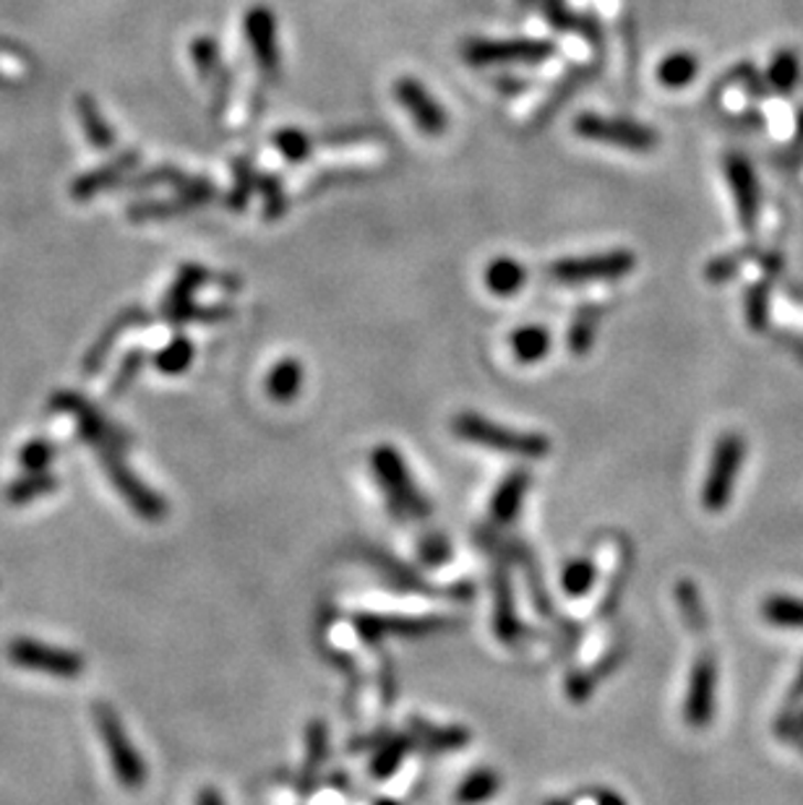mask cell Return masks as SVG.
<instances>
[{
	"label": "cell",
	"mask_w": 803,
	"mask_h": 805,
	"mask_svg": "<svg viewBox=\"0 0 803 805\" xmlns=\"http://www.w3.org/2000/svg\"><path fill=\"white\" fill-rule=\"evenodd\" d=\"M371 470L384 491L386 508L397 522H422L430 516V503L415 485L405 459L394 446H376L371 454Z\"/></svg>",
	"instance_id": "1"
},
{
	"label": "cell",
	"mask_w": 803,
	"mask_h": 805,
	"mask_svg": "<svg viewBox=\"0 0 803 805\" xmlns=\"http://www.w3.org/2000/svg\"><path fill=\"white\" fill-rule=\"evenodd\" d=\"M451 430L459 441H468L483 449L501 451L522 459H543L550 454V441L540 433H522V430L499 426V422L480 417L475 412H459L451 422Z\"/></svg>",
	"instance_id": "2"
},
{
	"label": "cell",
	"mask_w": 803,
	"mask_h": 805,
	"mask_svg": "<svg viewBox=\"0 0 803 805\" xmlns=\"http://www.w3.org/2000/svg\"><path fill=\"white\" fill-rule=\"evenodd\" d=\"M355 631L361 634L365 644H378L386 636H405L418 638L441 634V631L457 629L454 618H439V615H376L363 613L355 615Z\"/></svg>",
	"instance_id": "3"
},
{
	"label": "cell",
	"mask_w": 803,
	"mask_h": 805,
	"mask_svg": "<svg viewBox=\"0 0 803 805\" xmlns=\"http://www.w3.org/2000/svg\"><path fill=\"white\" fill-rule=\"evenodd\" d=\"M574 131L582 136V139L611 143V147L629 149V152H650V149H655L657 143V136L655 131H650V128L631 124V120L600 118V115L592 112L579 115L577 124H574Z\"/></svg>",
	"instance_id": "4"
},
{
	"label": "cell",
	"mask_w": 803,
	"mask_h": 805,
	"mask_svg": "<svg viewBox=\"0 0 803 805\" xmlns=\"http://www.w3.org/2000/svg\"><path fill=\"white\" fill-rule=\"evenodd\" d=\"M634 269V254L629 250H611V254H592L577 258H561L550 266V277L564 285H582L595 279H619Z\"/></svg>",
	"instance_id": "5"
},
{
	"label": "cell",
	"mask_w": 803,
	"mask_h": 805,
	"mask_svg": "<svg viewBox=\"0 0 803 805\" xmlns=\"http://www.w3.org/2000/svg\"><path fill=\"white\" fill-rule=\"evenodd\" d=\"M97 720L118 780L124 782L128 790H139L143 785V780H147V769H143L141 756L136 753L131 740H128L124 724H120L118 717H115V711L107 707L97 709Z\"/></svg>",
	"instance_id": "6"
},
{
	"label": "cell",
	"mask_w": 803,
	"mask_h": 805,
	"mask_svg": "<svg viewBox=\"0 0 803 805\" xmlns=\"http://www.w3.org/2000/svg\"><path fill=\"white\" fill-rule=\"evenodd\" d=\"M462 55L472 66H496V63H543L554 55V45L545 40H470Z\"/></svg>",
	"instance_id": "7"
},
{
	"label": "cell",
	"mask_w": 803,
	"mask_h": 805,
	"mask_svg": "<svg viewBox=\"0 0 803 805\" xmlns=\"http://www.w3.org/2000/svg\"><path fill=\"white\" fill-rule=\"evenodd\" d=\"M743 441L741 436H726L717 443L713 466H709L705 491H702V501L709 512H720L730 501V491H734L738 466L743 462Z\"/></svg>",
	"instance_id": "8"
},
{
	"label": "cell",
	"mask_w": 803,
	"mask_h": 805,
	"mask_svg": "<svg viewBox=\"0 0 803 805\" xmlns=\"http://www.w3.org/2000/svg\"><path fill=\"white\" fill-rule=\"evenodd\" d=\"M394 97H397V103L405 107L407 115L413 118V124L418 126L422 133L439 136L447 131L449 126L447 110L436 103L433 95H430L426 86H422L415 76L397 78V84H394Z\"/></svg>",
	"instance_id": "9"
},
{
	"label": "cell",
	"mask_w": 803,
	"mask_h": 805,
	"mask_svg": "<svg viewBox=\"0 0 803 805\" xmlns=\"http://www.w3.org/2000/svg\"><path fill=\"white\" fill-rule=\"evenodd\" d=\"M246 40L254 53L256 66L267 78L279 74V42H277V21L269 9L254 6L246 13Z\"/></svg>",
	"instance_id": "10"
},
{
	"label": "cell",
	"mask_w": 803,
	"mask_h": 805,
	"mask_svg": "<svg viewBox=\"0 0 803 805\" xmlns=\"http://www.w3.org/2000/svg\"><path fill=\"white\" fill-rule=\"evenodd\" d=\"M214 198V189L206 181H189L178 183V196L172 201H149V204H136L128 208V217L136 222L143 219H164L178 217V214L191 212V208L210 204Z\"/></svg>",
	"instance_id": "11"
},
{
	"label": "cell",
	"mask_w": 803,
	"mask_h": 805,
	"mask_svg": "<svg viewBox=\"0 0 803 805\" xmlns=\"http://www.w3.org/2000/svg\"><path fill=\"white\" fill-rule=\"evenodd\" d=\"M493 600H496L493 602V631H496L501 644L516 646L527 636V629L516 615L512 581H508V571L504 566L493 571Z\"/></svg>",
	"instance_id": "12"
},
{
	"label": "cell",
	"mask_w": 803,
	"mask_h": 805,
	"mask_svg": "<svg viewBox=\"0 0 803 805\" xmlns=\"http://www.w3.org/2000/svg\"><path fill=\"white\" fill-rule=\"evenodd\" d=\"M715 663L709 657H699V663L692 670V683L686 694V722L692 728H705L713 720L715 704Z\"/></svg>",
	"instance_id": "13"
},
{
	"label": "cell",
	"mask_w": 803,
	"mask_h": 805,
	"mask_svg": "<svg viewBox=\"0 0 803 805\" xmlns=\"http://www.w3.org/2000/svg\"><path fill=\"white\" fill-rule=\"evenodd\" d=\"M11 657L17 659L19 665L32 667V670L53 673V675H78L84 670L82 657H76V654L61 652V650H47V646H40L32 642L13 644Z\"/></svg>",
	"instance_id": "14"
},
{
	"label": "cell",
	"mask_w": 803,
	"mask_h": 805,
	"mask_svg": "<svg viewBox=\"0 0 803 805\" xmlns=\"http://www.w3.org/2000/svg\"><path fill=\"white\" fill-rule=\"evenodd\" d=\"M730 191L736 196L738 217H741V225L746 229H754L757 217H759V185L754 178V170L749 168V162L743 157H730L726 164Z\"/></svg>",
	"instance_id": "15"
},
{
	"label": "cell",
	"mask_w": 803,
	"mask_h": 805,
	"mask_svg": "<svg viewBox=\"0 0 803 805\" xmlns=\"http://www.w3.org/2000/svg\"><path fill=\"white\" fill-rule=\"evenodd\" d=\"M204 279L206 271L201 269L199 264H185L183 269L178 271L175 282H172L168 298H164V315H168L170 321L183 323L196 319L199 308L193 305V294H196L201 285H204Z\"/></svg>",
	"instance_id": "16"
},
{
	"label": "cell",
	"mask_w": 803,
	"mask_h": 805,
	"mask_svg": "<svg viewBox=\"0 0 803 805\" xmlns=\"http://www.w3.org/2000/svg\"><path fill=\"white\" fill-rule=\"evenodd\" d=\"M191 61L196 66L201 82L210 84L214 89V97H217V112L227 103L229 92V76L227 68L222 66L220 57V45L212 37H199L191 42Z\"/></svg>",
	"instance_id": "17"
},
{
	"label": "cell",
	"mask_w": 803,
	"mask_h": 805,
	"mask_svg": "<svg viewBox=\"0 0 803 805\" xmlns=\"http://www.w3.org/2000/svg\"><path fill=\"white\" fill-rule=\"evenodd\" d=\"M136 162H139V152H126V154H120L115 162L105 164V168L86 172V175H82L74 185H71V196H74L76 201H84V198L97 196V193H103L107 189H113V185L118 183Z\"/></svg>",
	"instance_id": "18"
},
{
	"label": "cell",
	"mask_w": 803,
	"mask_h": 805,
	"mask_svg": "<svg viewBox=\"0 0 803 805\" xmlns=\"http://www.w3.org/2000/svg\"><path fill=\"white\" fill-rule=\"evenodd\" d=\"M110 474H113L115 485L120 487V493L126 495L128 503H131V506L143 516V519H149V522H160L162 519L168 508H164V503H162L160 495L149 493L147 487H143L139 483V480H136L133 474L128 472L126 466L120 464V462H113L110 464Z\"/></svg>",
	"instance_id": "19"
},
{
	"label": "cell",
	"mask_w": 803,
	"mask_h": 805,
	"mask_svg": "<svg viewBox=\"0 0 803 805\" xmlns=\"http://www.w3.org/2000/svg\"><path fill=\"white\" fill-rule=\"evenodd\" d=\"M529 485H533V477H529L527 470L508 472L504 477V483L499 485V491L493 493V501H491L493 519H496L499 524L514 522L516 514H520V508H522V501H525V495L529 491Z\"/></svg>",
	"instance_id": "20"
},
{
	"label": "cell",
	"mask_w": 803,
	"mask_h": 805,
	"mask_svg": "<svg viewBox=\"0 0 803 805\" xmlns=\"http://www.w3.org/2000/svg\"><path fill=\"white\" fill-rule=\"evenodd\" d=\"M306 743L308 745H306L303 774H300L298 785H300V793L311 795L315 787V777H319L321 766H324V761L329 756V730H326L324 720H313L311 724H308Z\"/></svg>",
	"instance_id": "21"
},
{
	"label": "cell",
	"mask_w": 803,
	"mask_h": 805,
	"mask_svg": "<svg viewBox=\"0 0 803 805\" xmlns=\"http://www.w3.org/2000/svg\"><path fill=\"white\" fill-rule=\"evenodd\" d=\"M413 740L415 745L426 749L430 753H449V751H462L464 745L470 743V732L464 728H457V724H449V728H433V724L413 720Z\"/></svg>",
	"instance_id": "22"
},
{
	"label": "cell",
	"mask_w": 803,
	"mask_h": 805,
	"mask_svg": "<svg viewBox=\"0 0 803 805\" xmlns=\"http://www.w3.org/2000/svg\"><path fill=\"white\" fill-rule=\"evenodd\" d=\"M363 556L371 566H376V569L382 571V577L389 581L394 589H402V592H428V594L436 592L433 587L426 584L422 579H418V573H415L413 569H407L405 564H397V560H394L392 556H386V552L365 548Z\"/></svg>",
	"instance_id": "23"
},
{
	"label": "cell",
	"mask_w": 803,
	"mask_h": 805,
	"mask_svg": "<svg viewBox=\"0 0 803 805\" xmlns=\"http://www.w3.org/2000/svg\"><path fill=\"white\" fill-rule=\"evenodd\" d=\"M525 282H527V271L516 258L499 256L488 264L485 285L488 290L499 294V298H512V294H516L522 287H525Z\"/></svg>",
	"instance_id": "24"
},
{
	"label": "cell",
	"mask_w": 803,
	"mask_h": 805,
	"mask_svg": "<svg viewBox=\"0 0 803 805\" xmlns=\"http://www.w3.org/2000/svg\"><path fill=\"white\" fill-rule=\"evenodd\" d=\"M303 389V363L296 361V357H285L279 361L275 368L269 371L267 376V394L269 399L279 401V405H287L292 401Z\"/></svg>",
	"instance_id": "25"
},
{
	"label": "cell",
	"mask_w": 803,
	"mask_h": 805,
	"mask_svg": "<svg viewBox=\"0 0 803 805\" xmlns=\"http://www.w3.org/2000/svg\"><path fill=\"white\" fill-rule=\"evenodd\" d=\"M499 793H501L499 772H493V769H488V766H480L459 782V787L454 793V803L457 805H480V803L493 801Z\"/></svg>",
	"instance_id": "26"
},
{
	"label": "cell",
	"mask_w": 803,
	"mask_h": 805,
	"mask_svg": "<svg viewBox=\"0 0 803 805\" xmlns=\"http://www.w3.org/2000/svg\"><path fill=\"white\" fill-rule=\"evenodd\" d=\"M512 352L520 363H527V365L540 363L543 357L550 352L548 329L537 326V323H533V326L516 329V332L512 334Z\"/></svg>",
	"instance_id": "27"
},
{
	"label": "cell",
	"mask_w": 803,
	"mask_h": 805,
	"mask_svg": "<svg viewBox=\"0 0 803 805\" xmlns=\"http://www.w3.org/2000/svg\"><path fill=\"white\" fill-rule=\"evenodd\" d=\"M415 749V740L413 738H386L382 745L376 749V756L371 761V774L376 780H389L394 772L402 766V761L410 756V751Z\"/></svg>",
	"instance_id": "28"
},
{
	"label": "cell",
	"mask_w": 803,
	"mask_h": 805,
	"mask_svg": "<svg viewBox=\"0 0 803 805\" xmlns=\"http://www.w3.org/2000/svg\"><path fill=\"white\" fill-rule=\"evenodd\" d=\"M76 110H78V118H82V128H84L86 139L92 141V147H95V149H113L115 131L105 124L103 112H99L95 99L82 95V97H78V103H76Z\"/></svg>",
	"instance_id": "29"
},
{
	"label": "cell",
	"mask_w": 803,
	"mask_h": 805,
	"mask_svg": "<svg viewBox=\"0 0 803 805\" xmlns=\"http://www.w3.org/2000/svg\"><path fill=\"white\" fill-rule=\"evenodd\" d=\"M697 71H699V63L692 53H671L657 66V78H660V84L668 86V89H681V86L694 82Z\"/></svg>",
	"instance_id": "30"
},
{
	"label": "cell",
	"mask_w": 803,
	"mask_h": 805,
	"mask_svg": "<svg viewBox=\"0 0 803 805\" xmlns=\"http://www.w3.org/2000/svg\"><path fill=\"white\" fill-rule=\"evenodd\" d=\"M595 579H598V569H595V564L590 558H577L571 560V564L564 566L561 571V589L569 598L579 600L585 598L587 592H590Z\"/></svg>",
	"instance_id": "31"
},
{
	"label": "cell",
	"mask_w": 803,
	"mask_h": 805,
	"mask_svg": "<svg viewBox=\"0 0 803 805\" xmlns=\"http://www.w3.org/2000/svg\"><path fill=\"white\" fill-rule=\"evenodd\" d=\"M598 319H600V311H595V308H590V305H585L582 311L574 315L569 336H566V342H569L574 355L582 357L592 350L595 334H598Z\"/></svg>",
	"instance_id": "32"
},
{
	"label": "cell",
	"mask_w": 803,
	"mask_h": 805,
	"mask_svg": "<svg viewBox=\"0 0 803 805\" xmlns=\"http://www.w3.org/2000/svg\"><path fill=\"white\" fill-rule=\"evenodd\" d=\"M193 355H196V347H193L185 336H175V340L154 357V363L157 368L168 373V376H178V373H183L193 363Z\"/></svg>",
	"instance_id": "33"
},
{
	"label": "cell",
	"mask_w": 803,
	"mask_h": 805,
	"mask_svg": "<svg viewBox=\"0 0 803 805\" xmlns=\"http://www.w3.org/2000/svg\"><path fill=\"white\" fill-rule=\"evenodd\" d=\"M275 147L279 154L290 162H303L308 154L313 152V141L306 131H298V128H282V131L275 133Z\"/></svg>",
	"instance_id": "34"
},
{
	"label": "cell",
	"mask_w": 803,
	"mask_h": 805,
	"mask_svg": "<svg viewBox=\"0 0 803 805\" xmlns=\"http://www.w3.org/2000/svg\"><path fill=\"white\" fill-rule=\"evenodd\" d=\"M767 621L774 625H788V629H803V602L788 598H772L764 605Z\"/></svg>",
	"instance_id": "35"
},
{
	"label": "cell",
	"mask_w": 803,
	"mask_h": 805,
	"mask_svg": "<svg viewBox=\"0 0 803 805\" xmlns=\"http://www.w3.org/2000/svg\"><path fill=\"white\" fill-rule=\"evenodd\" d=\"M418 558L426 566H430V569H439V566L451 560V543L441 535V532H428V535L418 543Z\"/></svg>",
	"instance_id": "36"
},
{
	"label": "cell",
	"mask_w": 803,
	"mask_h": 805,
	"mask_svg": "<svg viewBox=\"0 0 803 805\" xmlns=\"http://www.w3.org/2000/svg\"><path fill=\"white\" fill-rule=\"evenodd\" d=\"M799 74H801V66H799V57H795L793 53H780L778 57L772 61V68H770V82L778 86L780 92H791L793 84L799 82Z\"/></svg>",
	"instance_id": "37"
},
{
	"label": "cell",
	"mask_w": 803,
	"mask_h": 805,
	"mask_svg": "<svg viewBox=\"0 0 803 805\" xmlns=\"http://www.w3.org/2000/svg\"><path fill=\"white\" fill-rule=\"evenodd\" d=\"M256 189L264 193V201H267V208H264V217L275 219L285 212V196L282 189H279V181L275 178H261L256 175Z\"/></svg>",
	"instance_id": "38"
},
{
	"label": "cell",
	"mask_w": 803,
	"mask_h": 805,
	"mask_svg": "<svg viewBox=\"0 0 803 805\" xmlns=\"http://www.w3.org/2000/svg\"><path fill=\"white\" fill-rule=\"evenodd\" d=\"M235 178H238V189H235L233 196H229V206L240 212V208H246L248 204L250 189H256V172H250L246 160H238V164H235Z\"/></svg>",
	"instance_id": "39"
},
{
	"label": "cell",
	"mask_w": 803,
	"mask_h": 805,
	"mask_svg": "<svg viewBox=\"0 0 803 805\" xmlns=\"http://www.w3.org/2000/svg\"><path fill=\"white\" fill-rule=\"evenodd\" d=\"M141 363H143V355H141V352H131V355L126 357L124 365H120L118 378H115V384H113V391H115V394L124 391V386L128 384V380H131V378L136 376V371L141 368Z\"/></svg>",
	"instance_id": "40"
},
{
	"label": "cell",
	"mask_w": 803,
	"mask_h": 805,
	"mask_svg": "<svg viewBox=\"0 0 803 805\" xmlns=\"http://www.w3.org/2000/svg\"><path fill=\"white\" fill-rule=\"evenodd\" d=\"M382 683H384V699H386V707L394 701V696H397V675H394V667L389 665V659H384V675H382Z\"/></svg>",
	"instance_id": "41"
},
{
	"label": "cell",
	"mask_w": 803,
	"mask_h": 805,
	"mask_svg": "<svg viewBox=\"0 0 803 805\" xmlns=\"http://www.w3.org/2000/svg\"><path fill=\"white\" fill-rule=\"evenodd\" d=\"M598 805H627V801H623L621 795L608 793V790H606V793L598 795Z\"/></svg>",
	"instance_id": "42"
},
{
	"label": "cell",
	"mask_w": 803,
	"mask_h": 805,
	"mask_svg": "<svg viewBox=\"0 0 803 805\" xmlns=\"http://www.w3.org/2000/svg\"><path fill=\"white\" fill-rule=\"evenodd\" d=\"M201 805H222V801H220L217 793L206 790V793H201Z\"/></svg>",
	"instance_id": "43"
},
{
	"label": "cell",
	"mask_w": 803,
	"mask_h": 805,
	"mask_svg": "<svg viewBox=\"0 0 803 805\" xmlns=\"http://www.w3.org/2000/svg\"><path fill=\"white\" fill-rule=\"evenodd\" d=\"M376 805H402V803H397V801H392V797H384V801H378Z\"/></svg>",
	"instance_id": "44"
},
{
	"label": "cell",
	"mask_w": 803,
	"mask_h": 805,
	"mask_svg": "<svg viewBox=\"0 0 803 805\" xmlns=\"http://www.w3.org/2000/svg\"><path fill=\"white\" fill-rule=\"evenodd\" d=\"M545 805H569L566 801H558V797H554V801H548Z\"/></svg>",
	"instance_id": "45"
}]
</instances>
